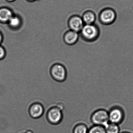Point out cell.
<instances>
[{
	"label": "cell",
	"instance_id": "obj_1",
	"mask_svg": "<svg viewBox=\"0 0 133 133\" xmlns=\"http://www.w3.org/2000/svg\"><path fill=\"white\" fill-rule=\"evenodd\" d=\"M91 120L95 125L105 127L109 122L108 111L103 109H98L91 115Z\"/></svg>",
	"mask_w": 133,
	"mask_h": 133
},
{
	"label": "cell",
	"instance_id": "obj_2",
	"mask_svg": "<svg viewBox=\"0 0 133 133\" xmlns=\"http://www.w3.org/2000/svg\"><path fill=\"white\" fill-rule=\"evenodd\" d=\"M64 105H62L60 102L57 103L55 107L50 109L47 113L48 119L51 123L54 124L59 123L62 119L63 111Z\"/></svg>",
	"mask_w": 133,
	"mask_h": 133
},
{
	"label": "cell",
	"instance_id": "obj_3",
	"mask_svg": "<svg viewBox=\"0 0 133 133\" xmlns=\"http://www.w3.org/2000/svg\"><path fill=\"white\" fill-rule=\"evenodd\" d=\"M81 31V36L84 40L88 41L96 40L100 35L98 29L91 24L84 26Z\"/></svg>",
	"mask_w": 133,
	"mask_h": 133
},
{
	"label": "cell",
	"instance_id": "obj_4",
	"mask_svg": "<svg viewBox=\"0 0 133 133\" xmlns=\"http://www.w3.org/2000/svg\"><path fill=\"white\" fill-rule=\"evenodd\" d=\"M109 122L119 125L124 121L125 115L121 108L115 107L112 108L108 112Z\"/></svg>",
	"mask_w": 133,
	"mask_h": 133
},
{
	"label": "cell",
	"instance_id": "obj_5",
	"mask_svg": "<svg viewBox=\"0 0 133 133\" xmlns=\"http://www.w3.org/2000/svg\"><path fill=\"white\" fill-rule=\"evenodd\" d=\"M50 73L52 77L57 81L62 82L66 79V69L61 64H56L53 65L51 69Z\"/></svg>",
	"mask_w": 133,
	"mask_h": 133
},
{
	"label": "cell",
	"instance_id": "obj_6",
	"mask_svg": "<svg viewBox=\"0 0 133 133\" xmlns=\"http://www.w3.org/2000/svg\"><path fill=\"white\" fill-rule=\"evenodd\" d=\"M44 112V109L39 103L32 104L29 109V114L34 118L37 119L41 117Z\"/></svg>",
	"mask_w": 133,
	"mask_h": 133
},
{
	"label": "cell",
	"instance_id": "obj_7",
	"mask_svg": "<svg viewBox=\"0 0 133 133\" xmlns=\"http://www.w3.org/2000/svg\"><path fill=\"white\" fill-rule=\"evenodd\" d=\"M69 25L71 30L78 33L83 27V20L78 16L73 17L70 20Z\"/></svg>",
	"mask_w": 133,
	"mask_h": 133
},
{
	"label": "cell",
	"instance_id": "obj_8",
	"mask_svg": "<svg viewBox=\"0 0 133 133\" xmlns=\"http://www.w3.org/2000/svg\"><path fill=\"white\" fill-rule=\"evenodd\" d=\"M79 36V34L78 33L69 30L65 34L64 37V41L66 44L69 45H73L77 42Z\"/></svg>",
	"mask_w": 133,
	"mask_h": 133
},
{
	"label": "cell",
	"instance_id": "obj_9",
	"mask_svg": "<svg viewBox=\"0 0 133 133\" xmlns=\"http://www.w3.org/2000/svg\"><path fill=\"white\" fill-rule=\"evenodd\" d=\"M115 18V14L112 10L107 9L103 11L101 15V19L102 22L106 24L111 23Z\"/></svg>",
	"mask_w": 133,
	"mask_h": 133
},
{
	"label": "cell",
	"instance_id": "obj_10",
	"mask_svg": "<svg viewBox=\"0 0 133 133\" xmlns=\"http://www.w3.org/2000/svg\"><path fill=\"white\" fill-rule=\"evenodd\" d=\"M12 16L11 11L9 9L6 8L0 9V21L3 22L9 21Z\"/></svg>",
	"mask_w": 133,
	"mask_h": 133
},
{
	"label": "cell",
	"instance_id": "obj_11",
	"mask_svg": "<svg viewBox=\"0 0 133 133\" xmlns=\"http://www.w3.org/2000/svg\"><path fill=\"white\" fill-rule=\"evenodd\" d=\"M106 133H120L119 125L109 123L104 127Z\"/></svg>",
	"mask_w": 133,
	"mask_h": 133
},
{
	"label": "cell",
	"instance_id": "obj_12",
	"mask_svg": "<svg viewBox=\"0 0 133 133\" xmlns=\"http://www.w3.org/2000/svg\"><path fill=\"white\" fill-rule=\"evenodd\" d=\"M83 20L87 25H91L95 20V16L92 12H88L84 14Z\"/></svg>",
	"mask_w": 133,
	"mask_h": 133
},
{
	"label": "cell",
	"instance_id": "obj_13",
	"mask_svg": "<svg viewBox=\"0 0 133 133\" xmlns=\"http://www.w3.org/2000/svg\"><path fill=\"white\" fill-rule=\"evenodd\" d=\"M88 133H106L104 127L101 126L95 125L92 127L88 130Z\"/></svg>",
	"mask_w": 133,
	"mask_h": 133
},
{
	"label": "cell",
	"instance_id": "obj_14",
	"mask_svg": "<svg viewBox=\"0 0 133 133\" xmlns=\"http://www.w3.org/2000/svg\"><path fill=\"white\" fill-rule=\"evenodd\" d=\"M88 131L86 126L83 124H80L75 127L74 133H88Z\"/></svg>",
	"mask_w": 133,
	"mask_h": 133
},
{
	"label": "cell",
	"instance_id": "obj_15",
	"mask_svg": "<svg viewBox=\"0 0 133 133\" xmlns=\"http://www.w3.org/2000/svg\"><path fill=\"white\" fill-rule=\"evenodd\" d=\"M8 22L10 25L13 27H17L20 23V19L16 16H12Z\"/></svg>",
	"mask_w": 133,
	"mask_h": 133
},
{
	"label": "cell",
	"instance_id": "obj_16",
	"mask_svg": "<svg viewBox=\"0 0 133 133\" xmlns=\"http://www.w3.org/2000/svg\"><path fill=\"white\" fill-rule=\"evenodd\" d=\"M5 56V51L4 48L0 45V60H2Z\"/></svg>",
	"mask_w": 133,
	"mask_h": 133
},
{
	"label": "cell",
	"instance_id": "obj_17",
	"mask_svg": "<svg viewBox=\"0 0 133 133\" xmlns=\"http://www.w3.org/2000/svg\"><path fill=\"white\" fill-rule=\"evenodd\" d=\"M2 34H1V33H0V44L2 42Z\"/></svg>",
	"mask_w": 133,
	"mask_h": 133
},
{
	"label": "cell",
	"instance_id": "obj_18",
	"mask_svg": "<svg viewBox=\"0 0 133 133\" xmlns=\"http://www.w3.org/2000/svg\"><path fill=\"white\" fill-rule=\"evenodd\" d=\"M132 133L130 132H126H126H121V133Z\"/></svg>",
	"mask_w": 133,
	"mask_h": 133
},
{
	"label": "cell",
	"instance_id": "obj_19",
	"mask_svg": "<svg viewBox=\"0 0 133 133\" xmlns=\"http://www.w3.org/2000/svg\"><path fill=\"white\" fill-rule=\"evenodd\" d=\"M26 133H32V132L30 131H28L27 132H26Z\"/></svg>",
	"mask_w": 133,
	"mask_h": 133
},
{
	"label": "cell",
	"instance_id": "obj_20",
	"mask_svg": "<svg viewBox=\"0 0 133 133\" xmlns=\"http://www.w3.org/2000/svg\"><path fill=\"white\" fill-rule=\"evenodd\" d=\"M8 1H14V0H8Z\"/></svg>",
	"mask_w": 133,
	"mask_h": 133
}]
</instances>
